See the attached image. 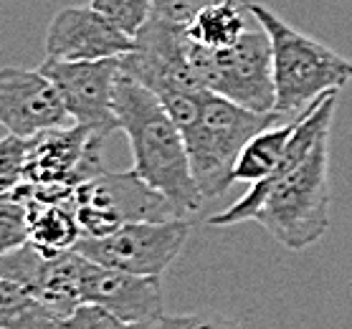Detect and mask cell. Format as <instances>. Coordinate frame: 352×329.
<instances>
[{"label":"cell","instance_id":"cell-7","mask_svg":"<svg viewBox=\"0 0 352 329\" xmlns=\"http://www.w3.org/2000/svg\"><path fill=\"white\" fill-rule=\"evenodd\" d=\"M72 205L81 228V238H104L122 225L147 220H175L183 218L175 205L144 183L135 170L91 177L74 190Z\"/></svg>","mask_w":352,"mask_h":329},{"label":"cell","instance_id":"cell-17","mask_svg":"<svg viewBox=\"0 0 352 329\" xmlns=\"http://www.w3.org/2000/svg\"><path fill=\"white\" fill-rule=\"evenodd\" d=\"M91 8L107 16L114 25H120L122 31L135 38L140 28L147 23L153 0H91Z\"/></svg>","mask_w":352,"mask_h":329},{"label":"cell","instance_id":"cell-20","mask_svg":"<svg viewBox=\"0 0 352 329\" xmlns=\"http://www.w3.org/2000/svg\"><path fill=\"white\" fill-rule=\"evenodd\" d=\"M157 324H132L91 304L76 306L64 321V329H155Z\"/></svg>","mask_w":352,"mask_h":329},{"label":"cell","instance_id":"cell-11","mask_svg":"<svg viewBox=\"0 0 352 329\" xmlns=\"http://www.w3.org/2000/svg\"><path fill=\"white\" fill-rule=\"evenodd\" d=\"M81 304L99 306L132 324H157L165 317L160 276H135L89 258L81 264Z\"/></svg>","mask_w":352,"mask_h":329},{"label":"cell","instance_id":"cell-22","mask_svg":"<svg viewBox=\"0 0 352 329\" xmlns=\"http://www.w3.org/2000/svg\"><path fill=\"white\" fill-rule=\"evenodd\" d=\"M155 329H168V327H165V324H162V321H157V327H155Z\"/></svg>","mask_w":352,"mask_h":329},{"label":"cell","instance_id":"cell-15","mask_svg":"<svg viewBox=\"0 0 352 329\" xmlns=\"http://www.w3.org/2000/svg\"><path fill=\"white\" fill-rule=\"evenodd\" d=\"M302 114L294 122H287V124H279V127L274 124V127L258 132L243 147V152H241L239 162L233 168V183L256 185L269 175H274L276 168L281 165V160H284V155H287V147L292 142V137H294L296 127H299V122H302Z\"/></svg>","mask_w":352,"mask_h":329},{"label":"cell","instance_id":"cell-16","mask_svg":"<svg viewBox=\"0 0 352 329\" xmlns=\"http://www.w3.org/2000/svg\"><path fill=\"white\" fill-rule=\"evenodd\" d=\"M66 317L8 279H0V329H64Z\"/></svg>","mask_w":352,"mask_h":329},{"label":"cell","instance_id":"cell-13","mask_svg":"<svg viewBox=\"0 0 352 329\" xmlns=\"http://www.w3.org/2000/svg\"><path fill=\"white\" fill-rule=\"evenodd\" d=\"M13 198L25 205L28 216V243L43 256L54 258L66 251H74L81 241V228L72 203H41L28 198L23 183L13 190Z\"/></svg>","mask_w":352,"mask_h":329},{"label":"cell","instance_id":"cell-5","mask_svg":"<svg viewBox=\"0 0 352 329\" xmlns=\"http://www.w3.org/2000/svg\"><path fill=\"white\" fill-rule=\"evenodd\" d=\"M190 64L203 89L251 112L276 114L272 38L258 21L228 49L213 51L192 43Z\"/></svg>","mask_w":352,"mask_h":329},{"label":"cell","instance_id":"cell-21","mask_svg":"<svg viewBox=\"0 0 352 329\" xmlns=\"http://www.w3.org/2000/svg\"><path fill=\"white\" fill-rule=\"evenodd\" d=\"M160 321L168 329H243L239 321H228L213 314H165Z\"/></svg>","mask_w":352,"mask_h":329},{"label":"cell","instance_id":"cell-8","mask_svg":"<svg viewBox=\"0 0 352 329\" xmlns=\"http://www.w3.org/2000/svg\"><path fill=\"white\" fill-rule=\"evenodd\" d=\"M190 236L185 218L175 220H147L122 225L104 238H81L76 253L107 269L127 271L135 276H162L175 264Z\"/></svg>","mask_w":352,"mask_h":329},{"label":"cell","instance_id":"cell-6","mask_svg":"<svg viewBox=\"0 0 352 329\" xmlns=\"http://www.w3.org/2000/svg\"><path fill=\"white\" fill-rule=\"evenodd\" d=\"M107 135L87 127L51 129L28 139L23 190L41 203H72L74 190L104 172L102 147Z\"/></svg>","mask_w":352,"mask_h":329},{"label":"cell","instance_id":"cell-12","mask_svg":"<svg viewBox=\"0 0 352 329\" xmlns=\"http://www.w3.org/2000/svg\"><path fill=\"white\" fill-rule=\"evenodd\" d=\"M132 49H135V38L91 5L64 8L54 16L46 31V54L48 58H58V61L122 58Z\"/></svg>","mask_w":352,"mask_h":329},{"label":"cell","instance_id":"cell-1","mask_svg":"<svg viewBox=\"0 0 352 329\" xmlns=\"http://www.w3.org/2000/svg\"><path fill=\"white\" fill-rule=\"evenodd\" d=\"M256 220L289 251H305L329 231V135L292 170L256 183L241 201L210 216V225Z\"/></svg>","mask_w":352,"mask_h":329},{"label":"cell","instance_id":"cell-3","mask_svg":"<svg viewBox=\"0 0 352 329\" xmlns=\"http://www.w3.org/2000/svg\"><path fill=\"white\" fill-rule=\"evenodd\" d=\"M251 13L264 25L274 51V87L276 106L284 114L305 112L307 106L340 91L352 81V61L340 56L324 43L296 31L261 3H248Z\"/></svg>","mask_w":352,"mask_h":329},{"label":"cell","instance_id":"cell-4","mask_svg":"<svg viewBox=\"0 0 352 329\" xmlns=\"http://www.w3.org/2000/svg\"><path fill=\"white\" fill-rule=\"evenodd\" d=\"M276 122L279 114L251 112L213 91H206L198 117L183 132L192 177L206 201L221 198L231 188L233 168L243 147Z\"/></svg>","mask_w":352,"mask_h":329},{"label":"cell","instance_id":"cell-10","mask_svg":"<svg viewBox=\"0 0 352 329\" xmlns=\"http://www.w3.org/2000/svg\"><path fill=\"white\" fill-rule=\"evenodd\" d=\"M0 124L8 135L31 139L51 129L72 127L64 99L46 73L36 69H0Z\"/></svg>","mask_w":352,"mask_h":329},{"label":"cell","instance_id":"cell-14","mask_svg":"<svg viewBox=\"0 0 352 329\" xmlns=\"http://www.w3.org/2000/svg\"><path fill=\"white\" fill-rule=\"evenodd\" d=\"M254 23L256 18L246 0H216L210 5L198 8L188 25V36L203 49L221 51L241 41V36Z\"/></svg>","mask_w":352,"mask_h":329},{"label":"cell","instance_id":"cell-18","mask_svg":"<svg viewBox=\"0 0 352 329\" xmlns=\"http://www.w3.org/2000/svg\"><path fill=\"white\" fill-rule=\"evenodd\" d=\"M28 243V216L25 205L13 195H0V256Z\"/></svg>","mask_w":352,"mask_h":329},{"label":"cell","instance_id":"cell-2","mask_svg":"<svg viewBox=\"0 0 352 329\" xmlns=\"http://www.w3.org/2000/svg\"><path fill=\"white\" fill-rule=\"evenodd\" d=\"M114 114L127 135L135 160L132 170L165 195L183 218L198 213L206 198L192 177L183 132L170 120L160 99L140 81L124 76L122 69L114 91Z\"/></svg>","mask_w":352,"mask_h":329},{"label":"cell","instance_id":"cell-9","mask_svg":"<svg viewBox=\"0 0 352 329\" xmlns=\"http://www.w3.org/2000/svg\"><path fill=\"white\" fill-rule=\"evenodd\" d=\"M54 81L74 124L99 135H112L120 129L114 114V91L120 79V58L104 61H58L48 58L38 66Z\"/></svg>","mask_w":352,"mask_h":329},{"label":"cell","instance_id":"cell-19","mask_svg":"<svg viewBox=\"0 0 352 329\" xmlns=\"http://www.w3.org/2000/svg\"><path fill=\"white\" fill-rule=\"evenodd\" d=\"M28 139L16 135L0 137V195L13 193L23 183Z\"/></svg>","mask_w":352,"mask_h":329}]
</instances>
